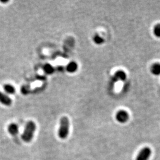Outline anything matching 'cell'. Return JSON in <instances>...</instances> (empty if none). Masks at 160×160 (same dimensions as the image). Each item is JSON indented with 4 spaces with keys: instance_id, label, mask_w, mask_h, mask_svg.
Segmentation results:
<instances>
[{
    "instance_id": "cell-1",
    "label": "cell",
    "mask_w": 160,
    "mask_h": 160,
    "mask_svg": "<svg viewBox=\"0 0 160 160\" xmlns=\"http://www.w3.org/2000/svg\"><path fill=\"white\" fill-rule=\"evenodd\" d=\"M36 129V126L35 122L29 121L27 122L25 126L24 130L22 135V138L26 142H29L32 140L34 133Z\"/></svg>"
},
{
    "instance_id": "cell-2",
    "label": "cell",
    "mask_w": 160,
    "mask_h": 160,
    "mask_svg": "<svg viewBox=\"0 0 160 160\" xmlns=\"http://www.w3.org/2000/svg\"><path fill=\"white\" fill-rule=\"evenodd\" d=\"M69 131V121L67 117H62L60 122V126L58 130V136L62 139H66L68 136Z\"/></svg>"
},
{
    "instance_id": "cell-3",
    "label": "cell",
    "mask_w": 160,
    "mask_h": 160,
    "mask_svg": "<svg viewBox=\"0 0 160 160\" xmlns=\"http://www.w3.org/2000/svg\"><path fill=\"white\" fill-rule=\"evenodd\" d=\"M151 154V150L148 147L142 149L137 154L136 160H148Z\"/></svg>"
},
{
    "instance_id": "cell-4",
    "label": "cell",
    "mask_w": 160,
    "mask_h": 160,
    "mask_svg": "<svg viewBox=\"0 0 160 160\" xmlns=\"http://www.w3.org/2000/svg\"><path fill=\"white\" fill-rule=\"evenodd\" d=\"M129 115L128 113L123 110H119L116 115V120L120 123H125L129 120Z\"/></svg>"
},
{
    "instance_id": "cell-5",
    "label": "cell",
    "mask_w": 160,
    "mask_h": 160,
    "mask_svg": "<svg viewBox=\"0 0 160 160\" xmlns=\"http://www.w3.org/2000/svg\"><path fill=\"white\" fill-rule=\"evenodd\" d=\"M0 103L5 106H10L12 104V100L6 94L0 92Z\"/></svg>"
},
{
    "instance_id": "cell-6",
    "label": "cell",
    "mask_w": 160,
    "mask_h": 160,
    "mask_svg": "<svg viewBox=\"0 0 160 160\" xmlns=\"http://www.w3.org/2000/svg\"><path fill=\"white\" fill-rule=\"evenodd\" d=\"M150 71L151 74L155 76H160V63L156 62L153 64L151 67Z\"/></svg>"
},
{
    "instance_id": "cell-7",
    "label": "cell",
    "mask_w": 160,
    "mask_h": 160,
    "mask_svg": "<svg viewBox=\"0 0 160 160\" xmlns=\"http://www.w3.org/2000/svg\"><path fill=\"white\" fill-rule=\"evenodd\" d=\"M8 131L13 136L16 135L18 132V127L15 123H11L8 127Z\"/></svg>"
},
{
    "instance_id": "cell-8",
    "label": "cell",
    "mask_w": 160,
    "mask_h": 160,
    "mask_svg": "<svg viewBox=\"0 0 160 160\" xmlns=\"http://www.w3.org/2000/svg\"><path fill=\"white\" fill-rule=\"evenodd\" d=\"M4 90L7 93L10 94H13L15 93V88L11 84H4Z\"/></svg>"
},
{
    "instance_id": "cell-9",
    "label": "cell",
    "mask_w": 160,
    "mask_h": 160,
    "mask_svg": "<svg viewBox=\"0 0 160 160\" xmlns=\"http://www.w3.org/2000/svg\"><path fill=\"white\" fill-rule=\"evenodd\" d=\"M114 76L115 78L120 80H125L126 78V73L122 70H120V71H117L115 74H114Z\"/></svg>"
},
{
    "instance_id": "cell-10",
    "label": "cell",
    "mask_w": 160,
    "mask_h": 160,
    "mask_svg": "<svg viewBox=\"0 0 160 160\" xmlns=\"http://www.w3.org/2000/svg\"><path fill=\"white\" fill-rule=\"evenodd\" d=\"M78 68V65L76 62H72L69 63L67 66V71L69 72H74L76 71Z\"/></svg>"
},
{
    "instance_id": "cell-11",
    "label": "cell",
    "mask_w": 160,
    "mask_h": 160,
    "mask_svg": "<svg viewBox=\"0 0 160 160\" xmlns=\"http://www.w3.org/2000/svg\"><path fill=\"white\" fill-rule=\"evenodd\" d=\"M153 33L154 36L158 38H160V23L157 24L153 29Z\"/></svg>"
},
{
    "instance_id": "cell-12",
    "label": "cell",
    "mask_w": 160,
    "mask_h": 160,
    "mask_svg": "<svg viewBox=\"0 0 160 160\" xmlns=\"http://www.w3.org/2000/svg\"><path fill=\"white\" fill-rule=\"evenodd\" d=\"M94 40L95 43H97V44H101L103 42V39L101 38H100L99 36H97V35L94 37Z\"/></svg>"
},
{
    "instance_id": "cell-13",
    "label": "cell",
    "mask_w": 160,
    "mask_h": 160,
    "mask_svg": "<svg viewBox=\"0 0 160 160\" xmlns=\"http://www.w3.org/2000/svg\"><path fill=\"white\" fill-rule=\"evenodd\" d=\"M45 71H46V72L48 73V74H51V73H52L53 72V68H52V67L51 65H47V66H46V67L45 68Z\"/></svg>"
}]
</instances>
